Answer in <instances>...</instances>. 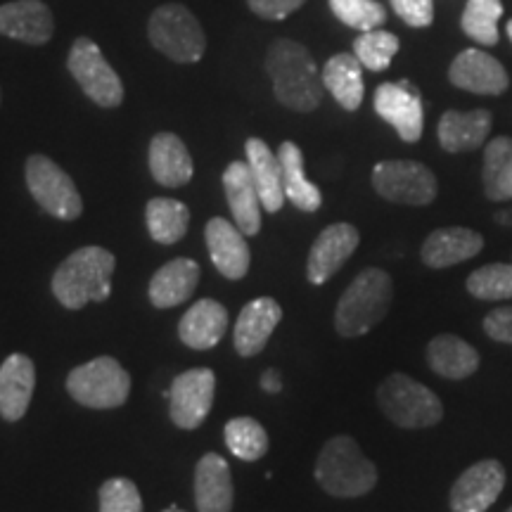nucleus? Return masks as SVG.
Instances as JSON below:
<instances>
[{"label":"nucleus","instance_id":"41","mask_svg":"<svg viewBox=\"0 0 512 512\" xmlns=\"http://www.w3.org/2000/svg\"><path fill=\"white\" fill-rule=\"evenodd\" d=\"M482 328L494 342L512 344V306H503V309L491 311L484 318Z\"/></svg>","mask_w":512,"mask_h":512},{"label":"nucleus","instance_id":"33","mask_svg":"<svg viewBox=\"0 0 512 512\" xmlns=\"http://www.w3.org/2000/svg\"><path fill=\"white\" fill-rule=\"evenodd\" d=\"M226 446L235 458L254 463V460L264 458L268 451V434L259 420L254 418H233L226 425Z\"/></svg>","mask_w":512,"mask_h":512},{"label":"nucleus","instance_id":"14","mask_svg":"<svg viewBox=\"0 0 512 512\" xmlns=\"http://www.w3.org/2000/svg\"><path fill=\"white\" fill-rule=\"evenodd\" d=\"M361 233L351 223H332L311 245L306 278L311 285H325L358 249Z\"/></svg>","mask_w":512,"mask_h":512},{"label":"nucleus","instance_id":"3","mask_svg":"<svg viewBox=\"0 0 512 512\" xmlns=\"http://www.w3.org/2000/svg\"><path fill=\"white\" fill-rule=\"evenodd\" d=\"M316 482L335 498L366 496L377 484V467L366 458L356 439L339 434L320 448L316 460Z\"/></svg>","mask_w":512,"mask_h":512},{"label":"nucleus","instance_id":"40","mask_svg":"<svg viewBox=\"0 0 512 512\" xmlns=\"http://www.w3.org/2000/svg\"><path fill=\"white\" fill-rule=\"evenodd\" d=\"M249 8L254 15L273 19V22H283L285 17H290L292 12H297L306 0H247Z\"/></svg>","mask_w":512,"mask_h":512},{"label":"nucleus","instance_id":"10","mask_svg":"<svg viewBox=\"0 0 512 512\" xmlns=\"http://www.w3.org/2000/svg\"><path fill=\"white\" fill-rule=\"evenodd\" d=\"M67 67L76 83L81 86V91L86 93L95 105L112 110V107H119L121 102H124V86H121V79L110 67V62L105 60L98 43L91 41V38H76L72 50H69Z\"/></svg>","mask_w":512,"mask_h":512},{"label":"nucleus","instance_id":"38","mask_svg":"<svg viewBox=\"0 0 512 512\" xmlns=\"http://www.w3.org/2000/svg\"><path fill=\"white\" fill-rule=\"evenodd\" d=\"M100 512H143L138 486L126 477L107 479L100 486Z\"/></svg>","mask_w":512,"mask_h":512},{"label":"nucleus","instance_id":"32","mask_svg":"<svg viewBox=\"0 0 512 512\" xmlns=\"http://www.w3.org/2000/svg\"><path fill=\"white\" fill-rule=\"evenodd\" d=\"M512 178V138L498 136L484 150V192L491 202L508 200V185Z\"/></svg>","mask_w":512,"mask_h":512},{"label":"nucleus","instance_id":"9","mask_svg":"<svg viewBox=\"0 0 512 512\" xmlns=\"http://www.w3.org/2000/svg\"><path fill=\"white\" fill-rule=\"evenodd\" d=\"M373 188L380 197L408 207H427L437 197V176L413 159H389L373 169Z\"/></svg>","mask_w":512,"mask_h":512},{"label":"nucleus","instance_id":"22","mask_svg":"<svg viewBox=\"0 0 512 512\" xmlns=\"http://www.w3.org/2000/svg\"><path fill=\"white\" fill-rule=\"evenodd\" d=\"M235 503V486L230 467L219 453H207L195 467L197 512H230Z\"/></svg>","mask_w":512,"mask_h":512},{"label":"nucleus","instance_id":"47","mask_svg":"<svg viewBox=\"0 0 512 512\" xmlns=\"http://www.w3.org/2000/svg\"><path fill=\"white\" fill-rule=\"evenodd\" d=\"M505 512H512V505H510V508H508V510H505Z\"/></svg>","mask_w":512,"mask_h":512},{"label":"nucleus","instance_id":"45","mask_svg":"<svg viewBox=\"0 0 512 512\" xmlns=\"http://www.w3.org/2000/svg\"><path fill=\"white\" fill-rule=\"evenodd\" d=\"M505 31H508V38H510V43H512V19L508 22V29H505Z\"/></svg>","mask_w":512,"mask_h":512},{"label":"nucleus","instance_id":"25","mask_svg":"<svg viewBox=\"0 0 512 512\" xmlns=\"http://www.w3.org/2000/svg\"><path fill=\"white\" fill-rule=\"evenodd\" d=\"M245 155L249 171H252L256 190H259L261 204L268 214H278L285 204V188H283V169L280 159L261 138H249L245 143Z\"/></svg>","mask_w":512,"mask_h":512},{"label":"nucleus","instance_id":"1","mask_svg":"<svg viewBox=\"0 0 512 512\" xmlns=\"http://www.w3.org/2000/svg\"><path fill=\"white\" fill-rule=\"evenodd\" d=\"M266 74L273 81V93L292 112H313L323 100V76L309 48L290 38H278L266 53Z\"/></svg>","mask_w":512,"mask_h":512},{"label":"nucleus","instance_id":"31","mask_svg":"<svg viewBox=\"0 0 512 512\" xmlns=\"http://www.w3.org/2000/svg\"><path fill=\"white\" fill-rule=\"evenodd\" d=\"M145 219L152 240L159 245H176L188 233L190 209L183 202L171 200V197H155V200L147 202Z\"/></svg>","mask_w":512,"mask_h":512},{"label":"nucleus","instance_id":"46","mask_svg":"<svg viewBox=\"0 0 512 512\" xmlns=\"http://www.w3.org/2000/svg\"><path fill=\"white\" fill-rule=\"evenodd\" d=\"M508 200H512V181H510V185H508Z\"/></svg>","mask_w":512,"mask_h":512},{"label":"nucleus","instance_id":"11","mask_svg":"<svg viewBox=\"0 0 512 512\" xmlns=\"http://www.w3.org/2000/svg\"><path fill=\"white\" fill-rule=\"evenodd\" d=\"M216 375L209 368L185 370L171 384L164 399H169V413L176 427L181 430H197L214 406Z\"/></svg>","mask_w":512,"mask_h":512},{"label":"nucleus","instance_id":"6","mask_svg":"<svg viewBox=\"0 0 512 512\" xmlns=\"http://www.w3.org/2000/svg\"><path fill=\"white\" fill-rule=\"evenodd\" d=\"M152 46L169 60L181 64H195L207 50V36L197 17L185 5L169 3L152 12L147 24Z\"/></svg>","mask_w":512,"mask_h":512},{"label":"nucleus","instance_id":"16","mask_svg":"<svg viewBox=\"0 0 512 512\" xmlns=\"http://www.w3.org/2000/svg\"><path fill=\"white\" fill-rule=\"evenodd\" d=\"M53 31V12L43 0H12L0 5V36L29 46H46Z\"/></svg>","mask_w":512,"mask_h":512},{"label":"nucleus","instance_id":"20","mask_svg":"<svg viewBox=\"0 0 512 512\" xmlns=\"http://www.w3.org/2000/svg\"><path fill=\"white\" fill-rule=\"evenodd\" d=\"M36 387V366L29 356L12 354L0 366V418L22 420Z\"/></svg>","mask_w":512,"mask_h":512},{"label":"nucleus","instance_id":"12","mask_svg":"<svg viewBox=\"0 0 512 512\" xmlns=\"http://www.w3.org/2000/svg\"><path fill=\"white\" fill-rule=\"evenodd\" d=\"M505 467L501 460L486 458L470 465L451 486V512H486L505 489Z\"/></svg>","mask_w":512,"mask_h":512},{"label":"nucleus","instance_id":"21","mask_svg":"<svg viewBox=\"0 0 512 512\" xmlns=\"http://www.w3.org/2000/svg\"><path fill=\"white\" fill-rule=\"evenodd\" d=\"M223 188L233 211L235 226L245 235H256L261 230V204L259 190H256L254 176L247 162H233L223 171Z\"/></svg>","mask_w":512,"mask_h":512},{"label":"nucleus","instance_id":"28","mask_svg":"<svg viewBox=\"0 0 512 512\" xmlns=\"http://www.w3.org/2000/svg\"><path fill=\"white\" fill-rule=\"evenodd\" d=\"M427 363L439 377L465 380L479 370V354L458 335H437L427 344Z\"/></svg>","mask_w":512,"mask_h":512},{"label":"nucleus","instance_id":"29","mask_svg":"<svg viewBox=\"0 0 512 512\" xmlns=\"http://www.w3.org/2000/svg\"><path fill=\"white\" fill-rule=\"evenodd\" d=\"M323 86L332 98L347 112H356L361 107L366 86H363V64L356 55L339 53L330 57L323 67Z\"/></svg>","mask_w":512,"mask_h":512},{"label":"nucleus","instance_id":"44","mask_svg":"<svg viewBox=\"0 0 512 512\" xmlns=\"http://www.w3.org/2000/svg\"><path fill=\"white\" fill-rule=\"evenodd\" d=\"M164 512H185V510H181V508H176V505H171V508H166Z\"/></svg>","mask_w":512,"mask_h":512},{"label":"nucleus","instance_id":"13","mask_svg":"<svg viewBox=\"0 0 512 512\" xmlns=\"http://www.w3.org/2000/svg\"><path fill=\"white\" fill-rule=\"evenodd\" d=\"M375 112L394 126L403 143H418L425 128V110L418 88H413L408 81L399 83H382L375 91Z\"/></svg>","mask_w":512,"mask_h":512},{"label":"nucleus","instance_id":"39","mask_svg":"<svg viewBox=\"0 0 512 512\" xmlns=\"http://www.w3.org/2000/svg\"><path fill=\"white\" fill-rule=\"evenodd\" d=\"M392 8L408 27H430L434 19L432 0H392Z\"/></svg>","mask_w":512,"mask_h":512},{"label":"nucleus","instance_id":"19","mask_svg":"<svg viewBox=\"0 0 512 512\" xmlns=\"http://www.w3.org/2000/svg\"><path fill=\"white\" fill-rule=\"evenodd\" d=\"M280 320H283V309L271 297H259L254 302L245 304L233 332V342L238 354L245 358L261 354L268 339H271L273 330L278 328Z\"/></svg>","mask_w":512,"mask_h":512},{"label":"nucleus","instance_id":"2","mask_svg":"<svg viewBox=\"0 0 512 512\" xmlns=\"http://www.w3.org/2000/svg\"><path fill=\"white\" fill-rule=\"evenodd\" d=\"M117 266L112 252L102 247L76 249L57 266L53 294L64 309L79 311L86 304H100L112 294V273Z\"/></svg>","mask_w":512,"mask_h":512},{"label":"nucleus","instance_id":"23","mask_svg":"<svg viewBox=\"0 0 512 512\" xmlns=\"http://www.w3.org/2000/svg\"><path fill=\"white\" fill-rule=\"evenodd\" d=\"M228 330V311L226 306L214 302V299H200L183 313L181 325H178V337L185 347L197 351H209L221 342Z\"/></svg>","mask_w":512,"mask_h":512},{"label":"nucleus","instance_id":"17","mask_svg":"<svg viewBox=\"0 0 512 512\" xmlns=\"http://www.w3.org/2000/svg\"><path fill=\"white\" fill-rule=\"evenodd\" d=\"M204 238H207L211 261H214L216 271H221L223 278H245L249 264H252V254H249L245 233L235 223L216 216L204 228Z\"/></svg>","mask_w":512,"mask_h":512},{"label":"nucleus","instance_id":"18","mask_svg":"<svg viewBox=\"0 0 512 512\" xmlns=\"http://www.w3.org/2000/svg\"><path fill=\"white\" fill-rule=\"evenodd\" d=\"M484 238L482 233L472 228H439L434 233L427 235V240L422 242L420 256L422 264L427 268H434V271H441V268H451L463 264V261L472 259L482 252Z\"/></svg>","mask_w":512,"mask_h":512},{"label":"nucleus","instance_id":"26","mask_svg":"<svg viewBox=\"0 0 512 512\" xmlns=\"http://www.w3.org/2000/svg\"><path fill=\"white\" fill-rule=\"evenodd\" d=\"M150 171L164 188H183L192 181L195 166L181 138L174 133H157L150 143Z\"/></svg>","mask_w":512,"mask_h":512},{"label":"nucleus","instance_id":"36","mask_svg":"<svg viewBox=\"0 0 512 512\" xmlns=\"http://www.w3.org/2000/svg\"><path fill=\"white\" fill-rule=\"evenodd\" d=\"M396 53H399V38L389 31H363L354 41V55L370 72H384Z\"/></svg>","mask_w":512,"mask_h":512},{"label":"nucleus","instance_id":"24","mask_svg":"<svg viewBox=\"0 0 512 512\" xmlns=\"http://www.w3.org/2000/svg\"><path fill=\"white\" fill-rule=\"evenodd\" d=\"M491 126H494V117H491L489 110H448L444 112V117L439 119V145L444 147L446 152H451V155L472 152L486 143Z\"/></svg>","mask_w":512,"mask_h":512},{"label":"nucleus","instance_id":"35","mask_svg":"<svg viewBox=\"0 0 512 512\" xmlns=\"http://www.w3.org/2000/svg\"><path fill=\"white\" fill-rule=\"evenodd\" d=\"M467 292L482 302L512 299V264H489L467 275Z\"/></svg>","mask_w":512,"mask_h":512},{"label":"nucleus","instance_id":"8","mask_svg":"<svg viewBox=\"0 0 512 512\" xmlns=\"http://www.w3.org/2000/svg\"><path fill=\"white\" fill-rule=\"evenodd\" d=\"M24 178L38 207L60 221H76L83 211V200L72 176L62 171L46 155H31L24 166Z\"/></svg>","mask_w":512,"mask_h":512},{"label":"nucleus","instance_id":"34","mask_svg":"<svg viewBox=\"0 0 512 512\" xmlns=\"http://www.w3.org/2000/svg\"><path fill=\"white\" fill-rule=\"evenodd\" d=\"M503 17L501 0H467L463 12V31L479 46H496L498 19Z\"/></svg>","mask_w":512,"mask_h":512},{"label":"nucleus","instance_id":"15","mask_svg":"<svg viewBox=\"0 0 512 512\" xmlns=\"http://www.w3.org/2000/svg\"><path fill=\"white\" fill-rule=\"evenodd\" d=\"M448 79L460 91L477 95H501L510 86L508 72H505L503 64L496 57L477 48L463 50L453 60L451 69H448Z\"/></svg>","mask_w":512,"mask_h":512},{"label":"nucleus","instance_id":"37","mask_svg":"<svg viewBox=\"0 0 512 512\" xmlns=\"http://www.w3.org/2000/svg\"><path fill=\"white\" fill-rule=\"evenodd\" d=\"M330 8L339 22L361 34L380 29L387 22V10L377 0H330Z\"/></svg>","mask_w":512,"mask_h":512},{"label":"nucleus","instance_id":"30","mask_svg":"<svg viewBox=\"0 0 512 512\" xmlns=\"http://www.w3.org/2000/svg\"><path fill=\"white\" fill-rule=\"evenodd\" d=\"M278 159L280 169H283V188L287 200L297 209L306 211V214L318 211L320 204H323V195H320L318 185H313L304 174V155L299 145L285 140L278 150Z\"/></svg>","mask_w":512,"mask_h":512},{"label":"nucleus","instance_id":"43","mask_svg":"<svg viewBox=\"0 0 512 512\" xmlns=\"http://www.w3.org/2000/svg\"><path fill=\"white\" fill-rule=\"evenodd\" d=\"M496 221L501 223V226H510V223H512V211H498Z\"/></svg>","mask_w":512,"mask_h":512},{"label":"nucleus","instance_id":"4","mask_svg":"<svg viewBox=\"0 0 512 512\" xmlns=\"http://www.w3.org/2000/svg\"><path fill=\"white\" fill-rule=\"evenodd\" d=\"M394 299L392 275L382 268H366L351 280L335 309V330L342 337L368 335L387 316Z\"/></svg>","mask_w":512,"mask_h":512},{"label":"nucleus","instance_id":"7","mask_svg":"<svg viewBox=\"0 0 512 512\" xmlns=\"http://www.w3.org/2000/svg\"><path fill=\"white\" fill-rule=\"evenodd\" d=\"M67 392L86 408H98V411L119 408L131 394V375L117 358L100 356L95 361L76 366L69 373Z\"/></svg>","mask_w":512,"mask_h":512},{"label":"nucleus","instance_id":"27","mask_svg":"<svg viewBox=\"0 0 512 512\" xmlns=\"http://www.w3.org/2000/svg\"><path fill=\"white\" fill-rule=\"evenodd\" d=\"M200 283V266L192 259H174L164 264L150 280V302L155 309H171L188 302Z\"/></svg>","mask_w":512,"mask_h":512},{"label":"nucleus","instance_id":"5","mask_svg":"<svg viewBox=\"0 0 512 512\" xmlns=\"http://www.w3.org/2000/svg\"><path fill=\"white\" fill-rule=\"evenodd\" d=\"M377 403L382 413L403 430H425L439 425L444 418L441 399L430 387L413 380V377L394 373L377 389Z\"/></svg>","mask_w":512,"mask_h":512},{"label":"nucleus","instance_id":"42","mask_svg":"<svg viewBox=\"0 0 512 512\" xmlns=\"http://www.w3.org/2000/svg\"><path fill=\"white\" fill-rule=\"evenodd\" d=\"M261 387H264V392H268V394H278L280 389H283V380H280L278 370L268 368L266 373L261 375Z\"/></svg>","mask_w":512,"mask_h":512}]
</instances>
